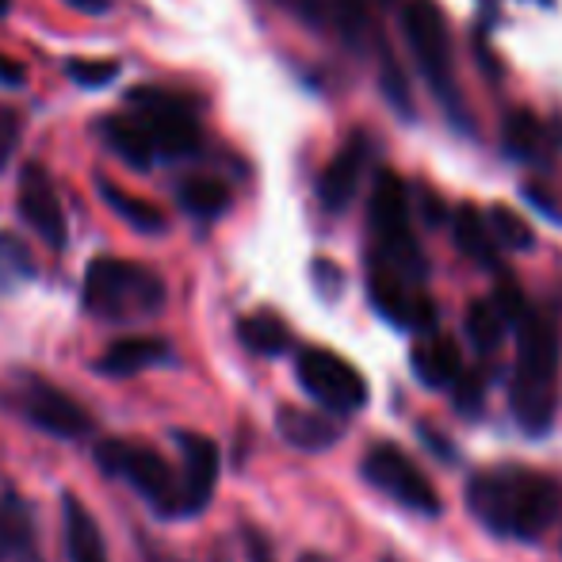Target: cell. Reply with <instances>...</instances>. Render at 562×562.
<instances>
[{
	"label": "cell",
	"instance_id": "cell-13",
	"mask_svg": "<svg viewBox=\"0 0 562 562\" xmlns=\"http://www.w3.org/2000/svg\"><path fill=\"white\" fill-rule=\"evenodd\" d=\"M177 352L165 337H119L92 360V371L104 379H131L149 368H172Z\"/></svg>",
	"mask_w": 562,
	"mask_h": 562
},
{
	"label": "cell",
	"instance_id": "cell-17",
	"mask_svg": "<svg viewBox=\"0 0 562 562\" xmlns=\"http://www.w3.org/2000/svg\"><path fill=\"white\" fill-rule=\"evenodd\" d=\"M360 165H363V149H360V134H356L348 146H340L318 172V200L326 211H340L352 200L356 184H360Z\"/></svg>",
	"mask_w": 562,
	"mask_h": 562
},
{
	"label": "cell",
	"instance_id": "cell-37",
	"mask_svg": "<svg viewBox=\"0 0 562 562\" xmlns=\"http://www.w3.org/2000/svg\"><path fill=\"white\" fill-rule=\"evenodd\" d=\"M0 12H8V0H0Z\"/></svg>",
	"mask_w": 562,
	"mask_h": 562
},
{
	"label": "cell",
	"instance_id": "cell-35",
	"mask_svg": "<svg viewBox=\"0 0 562 562\" xmlns=\"http://www.w3.org/2000/svg\"><path fill=\"white\" fill-rule=\"evenodd\" d=\"M15 562H43V559H38V548H27V551H20V555H15Z\"/></svg>",
	"mask_w": 562,
	"mask_h": 562
},
{
	"label": "cell",
	"instance_id": "cell-10",
	"mask_svg": "<svg viewBox=\"0 0 562 562\" xmlns=\"http://www.w3.org/2000/svg\"><path fill=\"white\" fill-rule=\"evenodd\" d=\"M368 295L375 311L391 318L394 326L417 329V334H432V326H437V303L422 288H414L398 268L386 265L383 257L368 272Z\"/></svg>",
	"mask_w": 562,
	"mask_h": 562
},
{
	"label": "cell",
	"instance_id": "cell-16",
	"mask_svg": "<svg viewBox=\"0 0 562 562\" xmlns=\"http://www.w3.org/2000/svg\"><path fill=\"white\" fill-rule=\"evenodd\" d=\"M276 432L299 451H326L340 440V425L329 422L318 409L303 406H280L276 409Z\"/></svg>",
	"mask_w": 562,
	"mask_h": 562
},
{
	"label": "cell",
	"instance_id": "cell-7",
	"mask_svg": "<svg viewBox=\"0 0 562 562\" xmlns=\"http://www.w3.org/2000/svg\"><path fill=\"white\" fill-rule=\"evenodd\" d=\"M360 474L368 486H375L379 494H386L394 505L417 513V517H440V494L429 482V474L414 463L398 445L391 440H375L360 459Z\"/></svg>",
	"mask_w": 562,
	"mask_h": 562
},
{
	"label": "cell",
	"instance_id": "cell-22",
	"mask_svg": "<svg viewBox=\"0 0 562 562\" xmlns=\"http://www.w3.org/2000/svg\"><path fill=\"white\" fill-rule=\"evenodd\" d=\"M237 340H241L252 356H283L291 348V329L280 314L257 311V314L237 318Z\"/></svg>",
	"mask_w": 562,
	"mask_h": 562
},
{
	"label": "cell",
	"instance_id": "cell-15",
	"mask_svg": "<svg viewBox=\"0 0 562 562\" xmlns=\"http://www.w3.org/2000/svg\"><path fill=\"white\" fill-rule=\"evenodd\" d=\"M61 525H66L69 562H108L104 532H100L97 517H92L89 505H85L74 490L61 494Z\"/></svg>",
	"mask_w": 562,
	"mask_h": 562
},
{
	"label": "cell",
	"instance_id": "cell-8",
	"mask_svg": "<svg viewBox=\"0 0 562 562\" xmlns=\"http://www.w3.org/2000/svg\"><path fill=\"white\" fill-rule=\"evenodd\" d=\"M295 379L322 409H334V414H356V409L368 406V383L363 375L345 360V356L329 352V348H303L295 356Z\"/></svg>",
	"mask_w": 562,
	"mask_h": 562
},
{
	"label": "cell",
	"instance_id": "cell-3",
	"mask_svg": "<svg viewBox=\"0 0 562 562\" xmlns=\"http://www.w3.org/2000/svg\"><path fill=\"white\" fill-rule=\"evenodd\" d=\"M92 459H97V467L108 479L131 486L154 509V517L161 520L200 517V505H195L192 486H188L184 463L180 459L169 463L154 445H142V440L131 437H104L92 448Z\"/></svg>",
	"mask_w": 562,
	"mask_h": 562
},
{
	"label": "cell",
	"instance_id": "cell-29",
	"mask_svg": "<svg viewBox=\"0 0 562 562\" xmlns=\"http://www.w3.org/2000/svg\"><path fill=\"white\" fill-rule=\"evenodd\" d=\"M61 69H66L77 85H85V89H100V85H108L112 77H119L115 58H81V54H74V58L61 61Z\"/></svg>",
	"mask_w": 562,
	"mask_h": 562
},
{
	"label": "cell",
	"instance_id": "cell-18",
	"mask_svg": "<svg viewBox=\"0 0 562 562\" xmlns=\"http://www.w3.org/2000/svg\"><path fill=\"white\" fill-rule=\"evenodd\" d=\"M409 360L425 386H456L463 379V356H459L456 340L445 334H425L414 345Z\"/></svg>",
	"mask_w": 562,
	"mask_h": 562
},
{
	"label": "cell",
	"instance_id": "cell-6",
	"mask_svg": "<svg viewBox=\"0 0 562 562\" xmlns=\"http://www.w3.org/2000/svg\"><path fill=\"white\" fill-rule=\"evenodd\" d=\"M126 108L146 123L157 157H188L200 149L203 126L200 115H195V100L188 92L142 81L126 92Z\"/></svg>",
	"mask_w": 562,
	"mask_h": 562
},
{
	"label": "cell",
	"instance_id": "cell-1",
	"mask_svg": "<svg viewBox=\"0 0 562 562\" xmlns=\"http://www.w3.org/2000/svg\"><path fill=\"white\" fill-rule=\"evenodd\" d=\"M467 509L486 532L502 540H540L559 520L562 486L551 474L520 463L482 467L467 479Z\"/></svg>",
	"mask_w": 562,
	"mask_h": 562
},
{
	"label": "cell",
	"instance_id": "cell-5",
	"mask_svg": "<svg viewBox=\"0 0 562 562\" xmlns=\"http://www.w3.org/2000/svg\"><path fill=\"white\" fill-rule=\"evenodd\" d=\"M0 409L54 440H85L97 432L92 414L74 394H66L50 379L27 368H15L0 379Z\"/></svg>",
	"mask_w": 562,
	"mask_h": 562
},
{
	"label": "cell",
	"instance_id": "cell-30",
	"mask_svg": "<svg viewBox=\"0 0 562 562\" xmlns=\"http://www.w3.org/2000/svg\"><path fill=\"white\" fill-rule=\"evenodd\" d=\"M20 131H23V115L15 104L0 100V169L12 161L15 154V142H20Z\"/></svg>",
	"mask_w": 562,
	"mask_h": 562
},
{
	"label": "cell",
	"instance_id": "cell-2",
	"mask_svg": "<svg viewBox=\"0 0 562 562\" xmlns=\"http://www.w3.org/2000/svg\"><path fill=\"white\" fill-rule=\"evenodd\" d=\"M559 326L548 311H528L517 326V363H513L509 406L525 432L543 437L559 409Z\"/></svg>",
	"mask_w": 562,
	"mask_h": 562
},
{
	"label": "cell",
	"instance_id": "cell-34",
	"mask_svg": "<svg viewBox=\"0 0 562 562\" xmlns=\"http://www.w3.org/2000/svg\"><path fill=\"white\" fill-rule=\"evenodd\" d=\"M299 562H334V559L322 555V551H303V555H299Z\"/></svg>",
	"mask_w": 562,
	"mask_h": 562
},
{
	"label": "cell",
	"instance_id": "cell-4",
	"mask_svg": "<svg viewBox=\"0 0 562 562\" xmlns=\"http://www.w3.org/2000/svg\"><path fill=\"white\" fill-rule=\"evenodd\" d=\"M169 299L161 272L142 260L92 257L85 268L81 306L100 322H138L154 318Z\"/></svg>",
	"mask_w": 562,
	"mask_h": 562
},
{
	"label": "cell",
	"instance_id": "cell-23",
	"mask_svg": "<svg viewBox=\"0 0 562 562\" xmlns=\"http://www.w3.org/2000/svg\"><path fill=\"white\" fill-rule=\"evenodd\" d=\"M97 188H100V195H104L108 207H112L119 218H126V223H131L134 229H142V234H161V229L169 226L165 211L157 207L154 200H142V195L126 192V188L112 184L108 177H100Z\"/></svg>",
	"mask_w": 562,
	"mask_h": 562
},
{
	"label": "cell",
	"instance_id": "cell-20",
	"mask_svg": "<svg viewBox=\"0 0 562 562\" xmlns=\"http://www.w3.org/2000/svg\"><path fill=\"white\" fill-rule=\"evenodd\" d=\"M177 203L195 218H218L229 207V184L215 172H192L177 184Z\"/></svg>",
	"mask_w": 562,
	"mask_h": 562
},
{
	"label": "cell",
	"instance_id": "cell-12",
	"mask_svg": "<svg viewBox=\"0 0 562 562\" xmlns=\"http://www.w3.org/2000/svg\"><path fill=\"white\" fill-rule=\"evenodd\" d=\"M402 31H406L409 50L417 54L425 74H429L432 81L448 85L451 35H448V20L437 0H406V8H402Z\"/></svg>",
	"mask_w": 562,
	"mask_h": 562
},
{
	"label": "cell",
	"instance_id": "cell-25",
	"mask_svg": "<svg viewBox=\"0 0 562 562\" xmlns=\"http://www.w3.org/2000/svg\"><path fill=\"white\" fill-rule=\"evenodd\" d=\"M513 318L497 306V299H474L471 306H467V337H471V345L479 348V352H494V348H502L505 334H509Z\"/></svg>",
	"mask_w": 562,
	"mask_h": 562
},
{
	"label": "cell",
	"instance_id": "cell-36",
	"mask_svg": "<svg viewBox=\"0 0 562 562\" xmlns=\"http://www.w3.org/2000/svg\"><path fill=\"white\" fill-rule=\"evenodd\" d=\"M154 562H184V559H154Z\"/></svg>",
	"mask_w": 562,
	"mask_h": 562
},
{
	"label": "cell",
	"instance_id": "cell-9",
	"mask_svg": "<svg viewBox=\"0 0 562 562\" xmlns=\"http://www.w3.org/2000/svg\"><path fill=\"white\" fill-rule=\"evenodd\" d=\"M371 229L383 249V260H394L402 268H422V249L414 241V226H409V195L406 184L394 177L391 169L379 172L375 192H371Z\"/></svg>",
	"mask_w": 562,
	"mask_h": 562
},
{
	"label": "cell",
	"instance_id": "cell-32",
	"mask_svg": "<svg viewBox=\"0 0 562 562\" xmlns=\"http://www.w3.org/2000/svg\"><path fill=\"white\" fill-rule=\"evenodd\" d=\"M23 77H27V69L20 66V61H12V58H4V54H0V81L4 85H23Z\"/></svg>",
	"mask_w": 562,
	"mask_h": 562
},
{
	"label": "cell",
	"instance_id": "cell-31",
	"mask_svg": "<svg viewBox=\"0 0 562 562\" xmlns=\"http://www.w3.org/2000/svg\"><path fill=\"white\" fill-rule=\"evenodd\" d=\"M241 543H245V555H249V562H276V551H272V540H268L260 528L245 525L241 528Z\"/></svg>",
	"mask_w": 562,
	"mask_h": 562
},
{
	"label": "cell",
	"instance_id": "cell-38",
	"mask_svg": "<svg viewBox=\"0 0 562 562\" xmlns=\"http://www.w3.org/2000/svg\"><path fill=\"white\" fill-rule=\"evenodd\" d=\"M379 562H398V559H391V555H386V559H379Z\"/></svg>",
	"mask_w": 562,
	"mask_h": 562
},
{
	"label": "cell",
	"instance_id": "cell-26",
	"mask_svg": "<svg viewBox=\"0 0 562 562\" xmlns=\"http://www.w3.org/2000/svg\"><path fill=\"white\" fill-rule=\"evenodd\" d=\"M38 265L31 257L27 241L12 229H0V291L20 288L23 280H35Z\"/></svg>",
	"mask_w": 562,
	"mask_h": 562
},
{
	"label": "cell",
	"instance_id": "cell-21",
	"mask_svg": "<svg viewBox=\"0 0 562 562\" xmlns=\"http://www.w3.org/2000/svg\"><path fill=\"white\" fill-rule=\"evenodd\" d=\"M27 548H35V513L20 494L8 490L0 497V562L15 559Z\"/></svg>",
	"mask_w": 562,
	"mask_h": 562
},
{
	"label": "cell",
	"instance_id": "cell-24",
	"mask_svg": "<svg viewBox=\"0 0 562 562\" xmlns=\"http://www.w3.org/2000/svg\"><path fill=\"white\" fill-rule=\"evenodd\" d=\"M456 241H459V249L471 260H479V265H486V268L502 265V257H497L502 245H497L494 229H490V218L482 215L479 207H471V203H463V207L456 211Z\"/></svg>",
	"mask_w": 562,
	"mask_h": 562
},
{
	"label": "cell",
	"instance_id": "cell-14",
	"mask_svg": "<svg viewBox=\"0 0 562 562\" xmlns=\"http://www.w3.org/2000/svg\"><path fill=\"white\" fill-rule=\"evenodd\" d=\"M172 445H177V459L184 463V474H188V486H192V497L200 505V513L211 505L215 497V486H218V445L203 432H192V429H172L169 432Z\"/></svg>",
	"mask_w": 562,
	"mask_h": 562
},
{
	"label": "cell",
	"instance_id": "cell-28",
	"mask_svg": "<svg viewBox=\"0 0 562 562\" xmlns=\"http://www.w3.org/2000/svg\"><path fill=\"white\" fill-rule=\"evenodd\" d=\"M486 218H490V229H494L497 245H509V249H528V245H532V226H528V218H520L513 207L497 203Z\"/></svg>",
	"mask_w": 562,
	"mask_h": 562
},
{
	"label": "cell",
	"instance_id": "cell-27",
	"mask_svg": "<svg viewBox=\"0 0 562 562\" xmlns=\"http://www.w3.org/2000/svg\"><path fill=\"white\" fill-rule=\"evenodd\" d=\"M502 138L505 146L513 149V154H525V157H536L543 149V142H548V131H543L540 115L528 112V108H513L509 115H505L502 123Z\"/></svg>",
	"mask_w": 562,
	"mask_h": 562
},
{
	"label": "cell",
	"instance_id": "cell-33",
	"mask_svg": "<svg viewBox=\"0 0 562 562\" xmlns=\"http://www.w3.org/2000/svg\"><path fill=\"white\" fill-rule=\"evenodd\" d=\"M74 8H81V12H108V4L112 0H69Z\"/></svg>",
	"mask_w": 562,
	"mask_h": 562
},
{
	"label": "cell",
	"instance_id": "cell-19",
	"mask_svg": "<svg viewBox=\"0 0 562 562\" xmlns=\"http://www.w3.org/2000/svg\"><path fill=\"white\" fill-rule=\"evenodd\" d=\"M100 134H104L108 146H112L126 165H134V169H149V165L157 161L154 138H149L146 123H142L134 112L104 115V119H100Z\"/></svg>",
	"mask_w": 562,
	"mask_h": 562
},
{
	"label": "cell",
	"instance_id": "cell-11",
	"mask_svg": "<svg viewBox=\"0 0 562 562\" xmlns=\"http://www.w3.org/2000/svg\"><path fill=\"white\" fill-rule=\"evenodd\" d=\"M15 207H20V218L43 237L46 245L61 249L69 241V226H66V207L58 200V188H54L50 172H46L43 161H23L20 169V188H15Z\"/></svg>",
	"mask_w": 562,
	"mask_h": 562
}]
</instances>
